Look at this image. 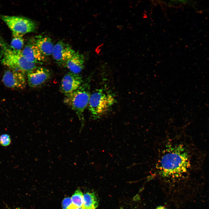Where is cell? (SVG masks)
I'll return each mask as SVG.
<instances>
[{
    "label": "cell",
    "instance_id": "cell-1",
    "mask_svg": "<svg viewBox=\"0 0 209 209\" xmlns=\"http://www.w3.org/2000/svg\"><path fill=\"white\" fill-rule=\"evenodd\" d=\"M189 156L182 144L167 146L162 151L157 163L156 168L159 174L170 180L181 179L190 167Z\"/></svg>",
    "mask_w": 209,
    "mask_h": 209
},
{
    "label": "cell",
    "instance_id": "cell-2",
    "mask_svg": "<svg viewBox=\"0 0 209 209\" xmlns=\"http://www.w3.org/2000/svg\"><path fill=\"white\" fill-rule=\"evenodd\" d=\"M21 51L13 49L0 36V56L3 65L24 73L37 68V64L29 62L24 57Z\"/></svg>",
    "mask_w": 209,
    "mask_h": 209
},
{
    "label": "cell",
    "instance_id": "cell-3",
    "mask_svg": "<svg viewBox=\"0 0 209 209\" xmlns=\"http://www.w3.org/2000/svg\"><path fill=\"white\" fill-rule=\"evenodd\" d=\"M116 101L114 95L109 91L97 89L90 95L89 109L93 117L99 118L106 113Z\"/></svg>",
    "mask_w": 209,
    "mask_h": 209
},
{
    "label": "cell",
    "instance_id": "cell-4",
    "mask_svg": "<svg viewBox=\"0 0 209 209\" xmlns=\"http://www.w3.org/2000/svg\"><path fill=\"white\" fill-rule=\"evenodd\" d=\"M90 96L89 84L88 82H86L76 90L66 95L64 102L80 117L88 106Z\"/></svg>",
    "mask_w": 209,
    "mask_h": 209
},
{
    "label": "cell",
    "instance_id": "cell-5",
    "mask_svg": "<svg viewBox=\"0 0 209 209\" xmlns=\"http://www.w3.org/2000/svg\"><path fill=\"white\" fill-rule=\"evenodd\" d=\"M0 18L7 24L12 33L22 35L33 32L36 28L35 22L26 17L0 15Z\"/></svg>",
    "mask_w": 209,
    "mask_h": 209
},
{
    "label": "cell",
    "instance_id": "cell-6",
    "mask_svg": "<svg viewBox=\"0 0 209 209\" xmlns=\"http://www.w3.org/2000/svg\"><path fill=\"white\" fill-rule=\"evenodd\" d=\"M2 81L6 86L14 89H23L26 85L24 73L10 69L4 73Z\"/></svg>",
    "mask_w": 209,
    "mask_h": 209
},
{
    "label": "cell",
    "instance_id": "cell-7",
    "mask_svg": "<svg viewBox=\"0 0 209 209\" xmlns=\"http://www.w3.org/2000/svg\"><path fill=\"white\" fill-rule=\"evenodd\" d=\"M75 52L69 44L60 41L54 45L52 55L58 65L65 66L67 61Z\"/></svg>",
    "mask_w": 209,
    "mask_h": 209
},
{
    "label": "cell",
    "instance_id": "cell-8",
    "mask_svg": "<svg viewBox=\"0 0 209 209\" xmlns=\"http://www.w3.org/2000/svg\"><path fill=\"white\" fill-rule=\"evenodd\" d=\"M82 82V77L79 74L69 72L64 76L62 80L60 90L66 96L77 89Z\"/></svg>",
    "mask_w": 209,
    "mask_h": 209
},
{
    "label": "cell",
    "instance_id": "cell-9",
    "mask_svg": "<svg viewBox=\"0 0 209 209\" xmlns=\"http://www.w3.org/2000/svg\"><path fill=\"white\" fill-rule=\"evenodd\" d=\"M27 82L31 87H37L44 83L50 78L51 73L47 69L37 67L27 73Z\"/></svg>",
    "mask_w": 209,
    "mask_h": 209
},
{
    "label": "cell",
    "instance_id": "cell-10",
    "mask_svg": "<svg viewBox=\"0 0 209 209\" xmlns=\"http://www.w3.org/2000/svg\"><path fill=\"white\" fill-rule=\"evenodd\" d=\"M21 52L27 60L36 64H42L45 60V57L33 43L26 45L21 50Z\"/></svg>",
    "mask_w": 209,
    "mask_h": 209
},
{
    "label": "cell",
    "instance_id": "cell-11",
    "mask_svg": "<svg viewBox=\"0 0 209 209\" xmlns=\"http://www.w3.org/2000/svg\"><path fill=\"white\" fill-rule=\"evenodd\" d=\"M84 63V56L79 52H75L67 61L65 66L70 71V72L79 74L83 70Z\"/></svg>",
    "mask_w": 209,
    "mask_h": 209
},
{
    "label": "cell",
    "instance_id": "cell-12",
    "mask_svg": "<svg viewBox=\"0 0 209 209\" xmlns=\"http://www.w3.org/2000/svg\"><path fill=\"white\" fill-rule=\"evenodd\" d=\"M33 43L37 47L45 57L52 55L54 45L49 37L37 36L34 39Z\"/></svg>",
    "mask_w": 209,
    "mask_h": 209
},
{
    "label": "cell",
    "instance_id": "cell-13",
    "mask_svg": "<svg viewBox=\"0 0 209 209\" xmlns=\"http://www.w3.org/2000/svg\"><path fill=\"white\" fill-rule=\"evenodd\" d=\"M97 197L93 193L87 192L83 194V209H96L98 206Z\"/></svg>",
    "mask_w": 209,
    "mask_h": 209
},
{
    "label": "cell",
    "instance_id": "cell-14",
    "mask_svg": "<svg viewBox=\"0 0 209 209\" xmlns=\"http://www.w3.org/2000/svg\"><path fill=\"white\" fill-rule=\"evenodd\" d=\"M12 34L13 38L10 45V47L15 50L21 51L24 44V41L22 37L23 35L17 34Z\"/></svg>",
    "mask_w": 209,
    "mask_h": 209
},
{
    "label": "cell",
    "instance_id": "cell-15",
    "mask_svg": "<svg viewBox=\"0 0 209 209\" xmlns=\"http://www.w3.org/2000/svg\"><path fill=\"white\" fill-rule=\"evenodd\" d=\"M71 198L74 205L78 207H82L83 201V194L80 190H76Z\"/></svg>",
    "mask_w": 209,
    "mask_h": 209
},
{
    "label": "cell",
    "instance_id": "cell-16",
    "mask_svg": "<svg viewBox=\"0 0 209 209\" xmlns=\"http://www.w3.org/2000/svg\"><path fill=\"white\" fill-rule=\"evenodd\" d=\"M76 206L73 204L71 197L65 198L62 201V207L63 209H73Z\"/></svg>",
    "mask_w": 209,
    "mask_h": 209
},
{
    "label": "cell",
    "instance_id": "cell-17",
    "mask_svg": "<svg viewBox=\"0 0 209 209\" xmlns=\"http://www.w3.org/2000/svg\"><path fill=\"white\" fill-rule=\"evenodd\" d=\"M11 143V139L9 135L3 134L0 136V144L3 146H7Z\"/></svg>",
    "mask_w": 209,
    "mask_h": 209
},
{
    "label": "cell",
    "instance_id": "cell-18",
    "mask_svg": "<svg viewBox=\"0 0 209 209\" xmlns=\"http://www.w3.org/2000/svg\"><path fill=\"white\" fill-rule=\"evenodd\" d=\"M156 209H167L165 207L163 206H159L157 207Z\"/></svg>",
    "mask_w": 209,
    "mask_h": 209
},
{
    "label": "cell",
    "instance_id": "cell-19",
    "mask_svg": "<svg viewBox=\"0 0 209 209\" xmlns=\"http://www.w3.org/2000/svg\"><path fill=\"white\" fill-rule=\"evenodd\" d=\"M73 209H83L82 207H75Z\"/></svg>",
    "mask_w": 209,
    "mask_h": 209
},
{
    "label": "cell",
    "instance_id": "cell-20",
    "mask_svg": "<svg viewBox=\"0 0 209 209\" xmlns=\"http://www.w3.org/2000/svg\"><path fill=\"white\" fill-rule=\"evenodd\" d=\"M13 209H20V208H14Z\"/></svg>",
    "mask_w": 209,
    "mask_h": 209
}]
</instances>
